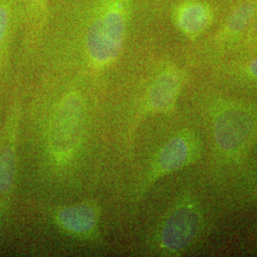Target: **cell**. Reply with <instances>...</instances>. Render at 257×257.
<instances>
[{
    "instance_id": "cell-9",
    "label": "cell",
    "mask_w": 257,
    "mask_h": 257,
    "mask_svg": "<svg viewBox=\"0 0 257 257\" xmlns=\"http://www.w3.org/2000/svg\"><path fill=\"white\" fill-rule=\"evenodd\" d=\"M20 30L18 0H0V104L9 100L13 80V55L16 37Z\"/></svg>"
},
{
    "instance_id": "cell-15",
    "label": "cell",
    "mask_w": 257,
    "mask_h": 257,
    "mask_svg": "<svg viewBox=\"0 0 257 257\" xmlns=\"http://www.w3.org/2000/svg\"><path fill=\"white\" fill-rule=\"evenodd\" d=\"M4 112H5V110H0V113H4ZM3 117H4V115H0V127H1V124H2V121H3Z\"/></svg>"
},
{
    "instance_id": "cell-5",
    "label": "cell",
    "mask_w": 257,
    "mask_h": 257,
    "mask_svg": "<svg viewBox=\"0 0 257 257\" xmlns=\"http://www.w3.org/2000/svg\"><path fill=\"white\" fill-rule=\"evenodd\" d=\"M257 119L248 107L238 103L221 105L213 118L214 141L221 152L236 156L249 146L257 130Z\"/></svg>"
},
{
    "instance_id": "cell-6",
    "label": "cell",
    "mask_w": 257,
    "mask_h": 257,
    "mask_svg": "<svg viewBox=\"0 0 257 257\" xmlns=\"http://www.w3.org/2000/svg\"><path fill=\"white\" fill-rule=\"evenodd\" d=\"M201 222V212L196 203L187 198L176 203L156 232L158 251L165 255L181 253L196 238Z\"/></svg>"
},
{
    "instance_id": "cell-4",
    "label": "cell",
    "mask_w": 257,
    "mask_h": 257,
    "mask_svg": "<svg viewBox=\"0 0 257 257\" xmlns=\"http://www.w3.org/2000/svg\"><path fill=\"white\" fill-rule=\"evenodd\" d=\"M200 154L199 138L193 132L182 131L167 140L153 157L147 172L138 185V199L159 179L195 162Z\"/></svg>"
},
{
    "instance_id": "cell-13",
    "label": "cell",
    "mask_w": 257,
    "mask_h": 257,
    "mask_svg": "<svg viewBox=\"0 0 257 257\" xmlns=\"http://www.w3.org/2000/svg\"><path fill=\"white\" fill-rule=\"evenodd\" d=\"M243 38H245V45L248 47V49L257 52V13L247 34Z\"/></svg>"
},
{
    "instance_id": "cell-11",
    "label": "cell",
    "mask_w": 257,
    "mask_h": 257,
    "mask_svg": "<svg viewBox=\"0 0 257 257\" xmlns=\"http://www.w3.org/2000/svg\"><path fill=\"white\" fill-rule=\"evenodd\" d=\"M172 20L184 37L193 41L211 27L214 11L204 0H183L173 8Z\"/></svg>"
},
{
    "instance_id": "cell-1",
    "label": "cell",
    "mask_w": 257,
    "mask_h": 257,
    "mask_svg": "<svg viewBox=\"0 0 257 257\" xmlns=\"http://www.w3.org/2000/svg\"><path fill=\"white\" fill-rule=\"evenodd\" d=\"M133 16V0H82L74 44L88 74L101 75L118 62Z\"/></svg>"
},
{
    "instance_id": "cell-7",
    "label": "cell",
    "mask_w": 257,
    "mask_h": 257,
    "mask_svg": "<svg viewBox=\"0 0 257 257\" xmlns=\"http://www.w3.org/2000/svg\"><path fill=\"white\" fill-rule=\"evenodd\" d=\"M49 215L55 229L67 237L84 241L99 238L102 210L95 200L55 206Z\"/></svg>"
},
{
    "instance_id": "cell-3",
    "label": "cell",
    "mask_w": 257,
    "mask_h": 257,
    "mask_svg": "<svg viewBox=\"0 0 257 257\" xmlns=\"http://www.w3.org/2000/svg\"><path fill=\"white\" fill-rule=\"evenodd\" d=\"M23 109L20 89L15 82L0 127V227L11 218L19 187Z\"/></svg>"
},
{
    "instance_id": "cell-2",
    "label": "cell",
    "mask_w": 257,
    "mask_h": 257,
    "mask_svg": "<svg viewBox=\"0 0 257 257\" xmlns=\"http://www.w3.org/2000/svg\"><path fill=\"white\" fill-rule=\"evenodd\" d=\"M88 98L76 84L52 98L42 121L43 154L55 170H69L80 158L88 137Z\"/></svg>"
},
{
    "instance_id": "cell-8",
    "label": "cell",
    "mask_w": 257,
    "mask_h": 257,
    "mask_svg": "<svg viewBox=\"0 0 257 257\" xmlns=\"http://www.w3.org/2000/svg\"><path fill=\"white\" fill-rule=\"evenodd\" d=\"M185 82L183 71L175 63L162 65L144 93L138 119L155 114H170L175 110Z\"/></svg>"
},
{
    "instance_id": "cell-10",
    "label": "cell",
    "mask_w": 257,
    "mask_h": 257,
    "mask_svg": "<svg viewBox=\"0 0 257 257\" xmlns=\"http://www.w3.org/2000/svg\"><path fill=\"white\" fill-rule=\"evenodd\" d=\"M20 14L21 56H34L46 35L50 24V0H18Z\"/></svg>"
},
{
    "instance_id": "cell-12",
    "label": "cell",
    "mask_w": 257,
    "mask_h": 257,
    "mask_svg": "<svg viewBox=\"0 0 257 257\" xmlns=\"http://www.w3.org/2000/svg\"><path fill=\"white\" fill-rule=\"evenodd\" d=\"M257 13V0H243L231 10L214 37L220 46L234 44L245 37Z\"/></svg>"
},
{
    "instance_id": "cell-14",
    "label": "cell",
    "mask_w": 257,
    "mask_h": 257,
    "mask_svg": "<svg viewBox=\"0 0 257 257\" xmlns=\"http://www.w3.org/2000/svg\"><path fill=\"white\" fill-rule=\"evenodd\" d=\"M241 72L245 77L257 82V57L248 60L247 63L243 65Z\"/></svg>"
}]
</instances>
